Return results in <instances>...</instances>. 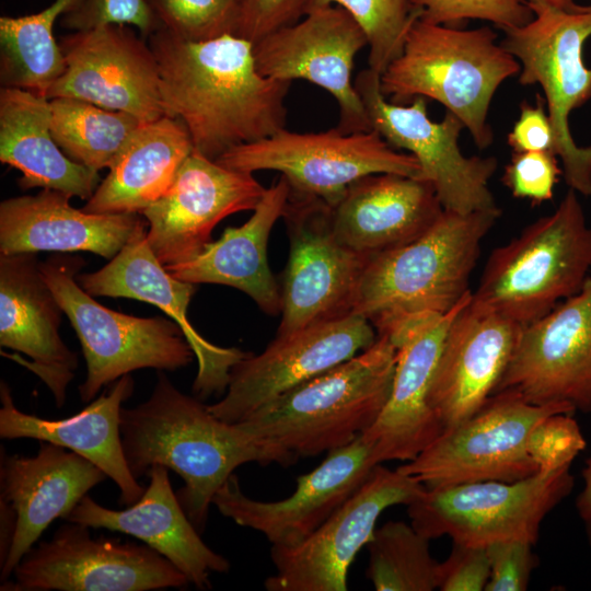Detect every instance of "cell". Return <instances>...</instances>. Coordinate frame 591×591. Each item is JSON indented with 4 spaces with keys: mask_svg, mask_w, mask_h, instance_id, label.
<instances>
[{
    "mask_svg": "<svg viewBox=\"0 0 591 591\" xmlns=\"http://www.w3.org/2000/svg\"><path fill=\"white\" fill-rule=\"evenodd\" d=\"M148 44L165 116L184 123L197 152L217 160L286 128L291 82L262 76L251 42L231 34L188 42L161 27Z\"/></svg>",
    "mask_w": 591,
    "mask_h": 591,
    "instance_id": "6da1fadb",
    "label": "cell"
},
{
    "mask_svg": "<svg viewBox=\"0 0 591 591\" xmlns=\"http://www.w3.org/2000/svg\"><path fill=\"white\" fill-rule=\"evenodd\" d=\"M120 433L136 478L154 465L183 478L176 496L200 534L215 495L236 467L251 462L288 466L297 461L290 453L258 441L239 424L217 418L199 398L177 390L163 372H159L146 402L121 408Z\"/></svg>",
    "mask_w": 591,
    "mask_h": 591,
    "instance_id": "7a4b0ae2",
    "label": "cell"
},
{
    "mask_svg": "<svg viewBox=\"0 0 591 591\" xmlns=\"http://www.w3.org/2000/svg\"><path fill=\"white\" fill-rule=\"evenodd\" d=\"M499 216L498 206L470 213L444 209L417 240L370 258L352 313L397 348L471 292L468 280L482 241Z\"/></svg>",
    "mask_w": 591,
    "mask_h": 591,
    "instance_id": "3957f363",
    "label": "cell"
},
{
    "mask_svg": "<svg viewBox=\"0 0 591 591\" xmlns=\"http://www.w3.org/2000/svg\"><path fill=\"white\" fill-rule=\"evenodd\" d=\"M397 348L385 336L361 354L283 393L237 422L294 457L341 448L368 430L392 387Z\"/></svg>",
    "mask_w": 591,
    "mask_h": 591,
    "instance_id": "277c9868",
    "label": "cell"
},
{
    "mask_svg": "<svg viewBox=\"0 0 591 591\" xmlns=\"http://www.w3.org/2000/svg\"><path fill=\"white\" fill-rule=\"evenodd\" d=\"M496 38L488 26L460 30L418 18L401 54L380 76L381 92L396 104L417 96L441 103L485 149L494 139L487 121L491 100L505 80L521 71Z\"/></svg>",
    "mask_w": 591,
    "mask_h": 591,
    "instance_id": "5b68a950",
    "label": "cell"
},
{
    "mask_svg": "<svg viewBox=\"0 0 591 591\" xmlns=\"http://www.w3.org/2000/svg\"><path fill=\"white\" fill-rule=\"evenodd\" d=\"M591 269V227L577 192L489 256L470 304L525 326L577 294Z\"/></svg>",
    "mask_w": 591,
    "mask_h": 591,
    "instance_id": "8992f818",
    "label": "cell"
},
{
    "mask_svg": "<svg viewBox=\"0 0 591 591\" xmlns=\"http://www.w3.org/2000/svg\"><path fill=\"white\" fill-rule=\"evenodd\" d=\"M80 256L56 253L39 263L43 277L80 340L88 374L79 386L83 403L131 371H174L188 366L194 351L179 325L162 316L138 317L103 306L78 282Z\"/></svg>",
    "mask_w": 591,
    "mask_h": 591,
    "instance_id": "52a82bcc",
    "label": "cell"
},
{
    "mask_svg": "<svg viewBox=\"0 0 591 591\" xmlns=\"http://www.w3.org/2000/svg\"><path fill=\"white\" fill-rule=\"evenodd\" d=\"M534 19L505 30L501 46L521 63L519 83L538 84L554 132V153L569 188L591 196V146L579 147L569 129V114L591 100V68L582 49L591 37V7L568 12L551 7L532 9Z\"/></svg>",
    "mask_w": 591,
    "mask_h": 591,
    "instance_id": "ba28073f",
    "label": "cell"
},
{
    "mask_svg": "<svg viewBox=\"0 0 591 591\" xmlns=\"http://www.w3.org/2000/svg\"><path fill=\"white\" fill-rule=\"evenodd\" d=\"M573 487L570 467L537 472L517 482H478L426 488L407 506L425 537L488 547L506 541L535 545L545 517Z\"/></svg>",
    "mask_w": 591,
    "mask_h": 591,
    "instance_id": "9c48e42d",
    "label": "cell"
},
{
    "mask_svg": "<svg viewBox=\"0 0 591 591\" xmlns=\"http://www.w3.org/2000/svg\"><path fill=\"white\" fill-rule=\"evenodd\" d=\"M555 413L575 410L565 405H533L511 391L496 392L397 470L426 488L526 478L538 472L526 450L530 432Z\"/></svg>",
    "mask_w": 591,
    "mask_h": 591,
    "instance_id": "30bf717a",
    "label": "cell"
},
{
    "mask_svg": "<svg viewBox=\"0 0 591 591\" xmlns=\"http://www.w3.org/2000/svg\"><path fill=\"white\" fill-rule=\"evenodd\" d=\"M242 172L281 173L290 193L322 199L331 207L355 181L371 174L394 173L420 178L410 153L397 152L375 130L343 134L293 132L287 128L262 140L228 150L216 160Z\"/></svg>",
    "mask_w": 591,
    "mask_h": 591,
    "instance_id": "8fae6325",
    "label": "cell"
},
{
    "mask_svg": "<svg viewBox=\"0 0 591 591\" xmlns=\"http://www.w3.org/2000/svg\"><path fill=\"white\" fill-rule=\"evenodd\" d=\"M67 521L51 540L33 546L1 583V591H149L183 588L186 576L147 544L90 535Z\"/></svg>",
    "mask_w": 591,
    "mask_h": 591,
    "instance_id": "7c38bea8",
    "label": "cell"
},
{
    "mask_svg": "<svg viewBox=\"0 0 591 591\" xmlns=\"http://www.w3.org/2000/svg\"><path fill=\"white\" fill-rule=\"evenodd\" d=\"M282 218L290 250L276 336L351 314L369 258L338 240L322 199L289 193Z\"/></svg>",
    "mask_w": 591,
    "mask_h": 591,
    "instance_id": "4fadbf2b",
    "label": "cell"
},
{
    "mask_svg": "<svg viewBox=\"0 0 591 591\" xmlns=\"http://www.w3.org/2000/svg\"><path fill=\"white\" fill-rule=\"evenodd\" d=\"M354 84L372 130L391 147L416 158L420 178L431 183L443 209L470 213L497 206L488 186L497 160L463 155L459 137L465 127L455 115L447 111L441 121H432L424 96L415 97L408 106L387 102L380 74L370 68L360 71Z\"/></svg>",
    "mask_w": 591,
    "mask_h": 591,
    "instance_id": "5bb4252c",
    "label": "cell"
},
{
    "mask_svg": "<svg viewBox=\"0 0 591 591\" xmlns=\"http://www.w3.org/2000/svg\"><path fill=\"white\" fill-rule=\"evenodd\" d=\"M426 486L397 468L378 464L356 493L309 537L293 547L271 546L276 572L268 591H346L357 554L373 537L379 517L392 506H408Z\"/></svg>",
    "mask_w": 591,
    "mask_h": 591,
    "instance_id": "9a60e30c",
    "label": "cell"
},
{
    "mask_svg": "<svg viewBox=\"0 0 591 591\" xmlns=\"http://www.w3.org/2000/svg\"><path fill=\"white\" fill-rule=\"evenodd\" d=\"M368 46L358 22L343 8L313 10L298 22L253 44L257 71L276 80H306L331 93L343 134L371 131L366 107L351 81L356 55Z\"/></svg>",
    "mask_w": 591,
    "mask_h": 591,
    "instance_id": "2e32d148",
    "label": "cell"
},
{
    "mask_svg": "<svg viewBox=\"0 0 591 591\" xmlns=\"http://www.w3.org/2000/svg\"><path fill=\"white\" fill-rule=\"evenodd\" d=\"M376 338L373 326L355 313L276 336L263 352H250L232 368L223 397L208 409L225 422H241L283 393L366 350Z\"/></svg>",
    "mask_w": 591,
    "mask_h": 591,
    "instance_id": "e0dca14e",
    "label": "cell"
},
{
    "mask_svg": "<svg viewBox=\"0 0 591 591\" xmlns=\"http://www.w3.org/2000/svg\"><path fill=\"white\" fill-rule=\"evenodd\" d=\"M500 391L533 405L591 413V277L577 294L521 328Z\"/></svg>",
    "mask_w": 591,
    "mask_h": 591,
    "instance_id": "ac0fdd59",
    "label": "cell"
},
{
    "mask_svg": "<svg viewBox=\"0 0 591 591\" xmlns=\"http://www.w3.org/2000/svg\"><path fill=\"white\" fill-rule=\"evenodd\" d=\"M65 71L48 100L71 97L128 113L141 123L165 116L157 58L125 25H103L60 37Z\"/></svg>",
    "mask_w": 591,
    "mask_h": 591,
    "instance_id": "d6986e66",
    "label": "cell"
},
{
    "mask_svg": "<svg viewBox=\"0 0 591 591\" xmlns=\"http://www.w3.org/2000/svg\"><path fill=\"white\" fill-rule=\"evenodd\" d=\"M378 464L370 442L360 434L299 476L296 490L285 499H253L242 491L237 476L232 474L215 495L212 505L236 524L260 532L271 546L293 547L341 507Z\"/></svg>",
    "mask_w": 591,
    "mask_h": 591,
    "instance_id": "ffe728a7",
    "label": "cell"
},
{
    "mask_svg": "<svg viewBox=\"0 0 591 591\" xmlns=\"http://www.w3.org/2000/svg\"><path fill=\"white\" fill-rule=\"evenodd\" d=\"M265 192L253 173L225 167L193 150L167 192L142 211L149 223L147 241L164 267L187 262L211 242L221 220L254 210Z\"/></svg>",
    "mask_w": 591,
    "mask_h": 591,
    "instance_id": "44dd1931",
    "label": "cell"
},
{
    "mask_svg": "<svg viewBox=\"0 0 591 591\" xmlns=\"http://www.w3.org/2000/svg\"><path fill=\"white\" fill-rule=\"evenodd\" d=\"M147 232L130 240L109 262L93 273L77 276L91 296L128 298L153 304L182 328L198 361L193 383L200 401L225 393L232 368L250 352L223 348L205 339L189 323L187 309L196 285L173 277L153 254Z\"/></svg>",
    "mask_w": 591,
    "mask_h": 591,
    "instance_id": "7402d4cb",
    "label": "cell"
},
{
    "mask_svg": "<svg viewBox=\"0 0 591 591\" xmlns=\"http://www.w3.org/2000/svg\"><path fill=\"white\" fill-rule=\"evenodd\" d=\"M34 253L0 254V345L19 351L8 357L36 374L50 390L57 407L78 368V356L59 334L63 313L45 281Z\"/></svg>",
    "mask_w": 591,
    "mask_h": 591,
    "instance_id": "603a6c76",
    "label": "cell"
},
{
    "mask_svg": "<svg viewBox=\"0 0 591 591\" xmlns=\"http://www.w3.org/2000/svg\"><path fill=\"white\" fill-rule=\"evenodd\" d=\"M33 456H0V502L16 515L10 553L0 566L1 581L12 576L16 565L57 518L67 520L88 491L107 476L78 453L40 441Z\"/></svg>",
    "mask_w": 591,
    "mask_h": 591,
    "instance_id": "cb8c5ba5",
    "label": "cell"
},
{
    "mask_svg": "<svg viewBox=\"0 0 591 591\" xmlns=\"http://www.w3.org/2000/svg\"><path fill=\"white\" fill-rule=\"evenodd\" d=\"M522 327L476 309L470 301L456 314L445 336L429 394L444 430L473 415L496 392Z\"/></svg>",
    "mask_w": 591,
    "mask_h": 591,
    "instance_id": "d4e9b609",
    "label": "cell"
},
{
    "mask_svg": "<svg viewBox=\"0 0 591 591\" xmlns=\"http://www.w3.org/2000/svg\"><path fill=\"white\" fill-rule=\"evenodd\" d=\"M471 294L472 291L451 311L416 329L397 347L389 398L375 421L362 433L379 464L412 461L443 432L429 394L450 325Z\"/></svg>",
    "mask_w": 591,
    "mask_h": 591,
    "instance_id": "484cf974",
    "label": "cell"
},
{
    "mask_svg": "<svg viewBox=\"0 0 591 591\" xmlns=\"http://www.w3.org/2000/svg\"><path fill=\"white\" fill-rule=\"evenodd\" d=\"M54 189L0 204V254L89 252L112 259L136 235L148 231L138 212L89 213Z\"/></svg>",
    "mask_w": 591,
    "mask_h": 591,
    "instance_id": "4316f807",
    "label": "cell"
},
{
    "mask_svg": "<svg viewBox=\"0 0 591 591\" xmlns=\"http://www.w3.org/2000/svg\"><path fill=\"white\" fill-rule=\"evenodd\" d=\"M443 210L428 181L379 173L351 183L331 217L338 240L370 259L420 237Z\"/></svg>",
    "mask_w": 591,
    "mask_h": 591,
    "instance_id": "83f0119b",
    "label": "cell"
},
{
    "mask_svg": "<svg viewBox=\"0 0 591 591\" xmlns=\"http://www.w3.org/2000/svg\"><path fill=\"white\" fill-rule=\"evenodd\" d=\"M147 476L143 495L126 509H108L85 495L66 521L135 536L169 559L189 583L209 589L210 575L228 572L230 563L201 540L172 489L169 468L154 465Z\"/></svg>",
    "mask_w": 591,
    "mask_h": 591,
    "instance_id": "f1b7e54d",
    "label": "cell"
},
{
    "mask_svg": "<svg viewBox=\"0 0 591 591\" xmlns=\"http://www.w3.org/2000/svg\"><path fill=\"white\" fill-rule=\"evenodd\" d=\"M130 373L123 375L85 408L63 419H45L21 412L9 385L0 384V437L36 439L71 450L100 467L119 489V503L130 506L144 488L132 475L120 433L121 404L134 392Z\"/></svg>",
    "mask_w": 591,
    "mask_h": 591,
    "instance_id": "f546056e",
    "label": "cell"
},
{
    "mask_svg": "<svg viewBox=\"0 0 591 591\" xmlns=\"http://www.w3.org/2000/svg\"><path fill=\"white\" fill-rule=\"evenodd\" d=\"M290 187L280 176L266 188L252 217L241 227L227 228L192 259L165 269L190 283H219L246 293L268 315L281 314V289L267 259V244L275 222L282 218Z\"/></svg>",
    "mask_w": 591,
    "mask_h": 591,
    "instance_id": "4dcf8cb0",
    "label": "cell"
},
{
    "mask_svg": "<svg viewBox=\"0 0 591 591\" xmlns=\"http://www.w3.org/2000/svg\"><path fill=\"white\" fill-rule=\"evenodd\" d=\"M0 161L22 173L24 190L40 187L89 200L100 185L99 171L69 159L50 132V102L16 88L0 91Z\"/></svg>",
    "mask_w": 591,
    "mask_h": 591,
    "instance_id": "1f68e13d",
    "label": "cell"
},
{
    "mask_svg": "<svg viewBox=\"0 0 591 591\" xmlns=\"http://www.w3.org/2000/svg\"><path fill=\"white\" fill-rule=\"evenodd\" d=\"M193 150L189 132L178 118L142 123L82 209L142 213L167 192Z\"/></svg>",
    "mask_w": 591,
    "mask_h": 591,
    "instance_id": "d6a6232c",
    "label": "cell"
},
{
    "mask_svg": "<svg viewBox=\"0 0 591 591\" xmlns=\"http://www.w3.org/2000/svg\"><path fill=\"white\" fill-rule=\"evenodd\" d=\"M82 0H55L40 12L0 18V82L46 96L66 65L53 34L55 21ZM47 97V96H46Z\"/></svg>",
    "mask_w": 591,
    "mask_h": 591,
    "instance_id": "836d02e7",
    "label": "cell"
},
{
    "mask_svg": "<svg viewBox=\"0 0 591 591\" xmlns=\"http://www.w3.org/2000/svg\"><path fill=\"white\" fill-rule=\"evenodd\" d=\"M50 102V132L72 161L95 171L109 169L136 129L132 115L71 97Z\"/></svg>",
    "mask_w": 591,
    "mask_h": 591,
    "instance_id": "e575fe53",
    "label": "cell"
},
{
    "mask_svg": "<svg viewBox=\"0 0 591 591\" xmlns=\"http://www.w3.org/2000/svg\"><path fill=\"white\" fill-rule=\"evenodd\" d=\"M430 540L412 524L389 521L375 529L367 544V577L376 591H432L439 588L440 561Z\"/></svg>",
    "mask_w": 591,
    "mask_h": 591,
    "instance_id": "d590c367",
    "label": "cell"
},
{
    "mask_svg": "<svg viewBox=\"0 0 591 591\" xmlns=\"http://www.w3.org/2000/svg\"><path fill=\"white\" fill-rule=\"evenodd\" d=\"M333 4L345 9L361 26L368 39L369 68L380 76L401 54L419 18L413 0H303V12Z\"/></svg>",
    "mask_w": 591,
    "mask_h": 591,
    "instance_id": "8d00e7d4",
    "label": "cell"
},
{
    "mask_svg": "<svg viewBox=\"0 0 591 591\" xmlns=\"http://www.w3.org/2000/svg\"><path fill=\"white\" fill-rule=\"evenodd\" d=\"M161 26L188 42H207L234 35L233 0H147Z\"/></svg>",
    "mask_w": 591,
    "mask_h": 591,
    "instance_id": "74e56055",
    "label": "cell"
},
{
    "mask_svg": "<svg viewBox=\"0 0 591 591\" xmlns=\"http://www.w3.org/2000/svg\"><path fill=\"white\" fill-rule=\"evenodd\" d=\"M413 3L420 20L453 27L477 19L505 31L525 25L535 15L523 0H413Z\"/></svg>",
    "mask_w": 591,
    "mask_h": 591,
    "instance_id": "f35d334b",
    "label": "cell"
},
{
    "mask_svg": "<svg viewBox=\"0 0 591 591\" xmlns=\"http://www.w3.org/2000/svg\"><path fill=\"white\" fill-rule=\"evenodd\" d=\"M572 415L551 414L530 432L526 450L538 472L570 467L575 457L584 450L586 440Z\"/></svg>",
    "mask_w": 591,
    "mask_h": 591,
    "instance_id": "ab89813d",
    "label": "cell"
},
{
    "mask_svg": "<svg viewBox=\"0 0 591 591\" xmlns=\"http://www.w3.org/2000/svg\"><path fill=\"white\" fill-rule=\"evenodd\" d=\"M111 24L134 25L143 37L162 27L147 0H82L61 19L63 27L74 31Z\"/></svg>",
    "mask_w": 591,
    "mask_h": 591,
    "instance_id": "60d3db41",
    "label": "cell"
},
{
    "mask_svg": "<svg viewBox=\"0 0 591 591\" xmlns=\"http://www.w3.org/2000/svg\"><path fill=\"white\" fill-rule=\"evenodd\" d=\"M560 174L563 169L552 151L513 152L501 181L513 197L540 205L553 198Z\"/></svg>",
    "mask_w": 591,
    "mask_h": 591,
    "instance_id": "b9f144b4",
    "label": "cell"
},
{
    "mask_svg": "<svg viewBox=\"0 0 591 591\" xmlns=\"http://www.w3.org/2000/svg\"><path fill=\"white\" fill-rule=\"evenodd\" d=\"M233 1L237 15L234 36L252 44L304 16L303 0Z\"/></svg>",
    "mask_w": 591,
    "mask_h": 591,
    "instance_id": "7bdbcfd3",
    "label": "cell"
},
{
    "mask_svg": "<svg viewBox=\"0 0 591 591\" xmlns=\"http://www.w3.org/2000/svg\"><path fill=\"white\" fill-rule=\"evenodd\" d=\"M487 548L490 576L485 591H525L531 575L538 565L533 544L506 541Z\"/></svg>",
    "mask_w": 591,
    "mask_h": 591,
    "instance_id": "ee69618b",
    "label": "cell"
},
{
    "mask_svg": "<svg viewBox=\"0 0 591 591\" xmlns=\"http://www.w3.org/2000/svg\"><path fill=\"white\" fill-rule=\"evenodd\" d=\"M490 576L486 547L453 543L444 561L440 563L439 590L483 591Z\"/></svg>",
    "mask_w": 591,
    "mask_h": 591,
    "instance_id": "f6af8a7d",
    "label": "cell"
},
{
    "mask_svg": "<svg viewBox=\"0 0 591 591\" xmlns=\"http://www.w3.org/2000/svg\"><path fill=\"white\" fill-rule=\"evenodd\" d=\"M544 103L545 100L540 95L534 106L522 102L520 116L507 138L513 152L552 151L554 153V132Z\"/></svg>",
    "mask_w": 591,
    "mask_h": 591,
    "instance_id": "bcb514c9",
    "label": "cell"
},
{
    "mask_svg": "<svg viewBox=\"0 0 591 591\" xmlns=\"http://www.w3.org/2000/svg\"><path fill=\"white\" fill-rule=\"evenodd\" d=\"M583 487L576 500L577 512L583 523L586 535L591 547V457L584 462L582 470Z\"/></svg>",
    "mask_w": 591,
    "mask_h": 591,
    "instance_id": "7dc6e473",
    "label": "cell"
},
{
    "mask_svg": "<svg viewBox=\"0 0 591 591\" xmlns=\"http://www.w3.org/2000/svg\"><path fill=\"white\" fill-rule=\"evenodd\" d=\"M531 9L538 7H551L568 12L579 11L583 7L575 3L573 0H523Z\"/></svg>",
    "mask_w": 591,
    "mask_h": 591,
    "instance_id": "c3c4849f",
    "label": "cell"
}]
</instances>
